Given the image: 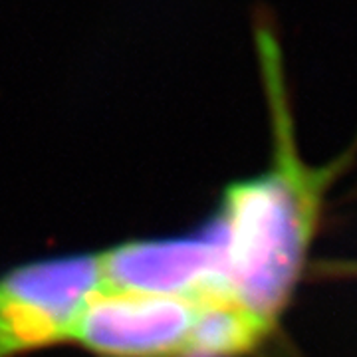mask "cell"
<instances>
[{
	"instance_id": "obj_2",
	"label": "cell",
	"mask_w": 357,
	"mask_h": 357,
	"mask_svg": "<svg viewBox=\"0 0 357 357\" xmlns=\"http://www.w3.org/2000/svg\"><path fill=\"white\" fill-rule=\"evenodd\" d=\"M105 290L100 255L30 262L0 276V357L70 344L74 324Z\"/></svg>"
},
{
	"instance_id": "obj_4",
	"label": "cell",
	"mask_w": 357,
	"mask_h": 357,
	"mask_svg": "<svg viewBox=\"0 0 357 357\" xmlns=\"http://www.w3.org/2000/svg\"><path fill=\"white\" fill-rule=\"evenodd\" d=\"M105 290L183 298L203 302L229 298L217 241L201 232L149 238L115 246L100 255ZM243 306V304H241Z\"/></svg>"
},
{
	"instance_id": "obj_3",
	"label": "cell",
	"mask_w": 357,
	"mask_h": 357,
	"mask_svg": "<svg viewBox=\"0 0 357 357\" xmlns=\"http://www.w3.org/2000/svg\"><path fill=\"white\" fill-rule=\"evenodd\" d=\"M199 304L103 290L82 310L70 344L96 357H192Z\"/></svg>"
},
{
	"instance_id": "obj_1",
	"label": "cell",
	"mask_w": 357,
	"mask_h": 357,
	"mask_svg": "<svg viewBox=\"0 0 357 357\" xmlns=\"http://www.w3.org/2000/svg\"><path fill=\"white\" fill-rule=\"evenodd\" d=\"M255 44L274 135L272 161L255 177L230 183L204 227L218 244L230 298L278 328L306 276L328 191L351 155L328 165L302 159L280 42L262 10L255 20Z\"/></svg>"
}]
</instances>
